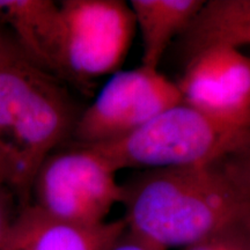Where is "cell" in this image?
Segmentation results:
<instances>
[{"instance_id": "6da1fadb", "label": "cell", "mask_w": 250, "mask_h": 250, "mask_svg": "<svg viewBox=\"0 0 250 250\" xmlns=\"http://www.w3.org/2000/svg\"><path fill=\"white\" fill-rule=\"evenodd\" d=\"M122 186L126 228L164 250L184 249L250 219V190L225 161L144 170Z\"/></svg>"}, {"instance_id": "7a4b0ae2", "label": "cell", "mask_w": 250, "mask_h": 250, "mask_svg": "<svg viewBox=\"0 0 250 250\" xmlns=\"http://www.w3.org/2000/svg\"><path fill=\"white\" fill-rule=\"evenodd\" d=\"M77 114L55 77L27 59L0 67V153L20 191L33 187L40 167L72 134Z\"/></svg>"}, {"instance_id": "3957f363", "label": "cell", "mask_w": 250, "mask_h": 250, "mask_svg": "<svg viewBox=\"0 0 250 250\" xmlns=\"http://www.w3.org/2000/svg\"><path fill=\"white\" fill-rule=\"evenodd\" d=\"M115 171L219 164L250 147V130L182 102L123 138L87 146Z\"/></svg>"}, {"instance_id": "277c9868", "label": "cell", "mask_w": 250, "mask_h": 250, "mask_svg": "<svg viewBox=\"0 0 250 250\" xmlns=\"http://www.w3.org/2000/svg\"><path fill=\"white\" fill-rule=\"evenodd\" d=\"M116 174L87 146L50 154L34 180L35 205L67 223L103 224L111 208L123 201V186L117 182Z\"/></svg>"}, {"instance_id": "5b68a950", "label": "cell", "mask_w": 250, "mask_h": 250, "mask_svg": "<svg viewBox=\"0 0 250 250\" xmlns=\"http://www.w3.org/2000/svg\"><path fill=\"white\" fill-rule=\"evenodd\" d=\"M62 78L76 81L114 74L129 52L137 26L122 0H64Z\"/></svg>"}, {"instance_id": "8992f818", "label": "cell", "mask_w": 250, "mask_h": 250, "mask_svg": "<svg viewBox=\"0 0 250 250\" xmlns=\"http://www.w3.org/2000/svg\"><path fill=\"white\" fill-rule=\"evenodd\" d=\"M182 102L176 83L159 70L140 65L118 71L78 116L72 136L79 146L123 138Z\"/></svg>"}, {"instance_id": "52a82bcc", "label": "cell", "mask_w": 250, "mask_h": 250, "mask_svg": "<svg viewBox=\"0 0 250 250\" xmlns=\"http://www.w3.org/2000/svg\"><path fill=\"white\" fill-rule=\"evenodd\" d=\"M186 104L250 130V57L230 46H213L187 62L179 83Z\"/></svg>"}, {"instance_id": "ba28073f", "label": "cell", "mask_w": 250, "mask_h": 250, "mask_svg": "<svg viewBox=\"0 0 250 250\" xmlns=\"http://www.w3.org/2000/svg\"><path fill=\"white\" fill-rule=\"evenodd\" d=\"M125 229L124 219L86 226L31 205L13 219L0 250H105Z\"/></svg>"}, {"instance_id": "9c48e42d", "label": "cell", "mask_w": 250, "mask_h": 250, "mask_svg": "<svg viewBox=\"0 0 250 250\" xmlns=\"http://www.w3.org/2000/svg\"><path fill=\"white\" fill-rule=\"evenodd\" d=\"M0 23L31 64L52 77H62L64 24L51 0H0Z\"/></svg>"}, {"instance_id": "30bf717a", "label": "cell", "mask_w": 250, "mask_h": 250, "mask_svg": "<svg viewBox=\"0 0 250 250\" xmlns=\"http://www.w3.org/2000/svg\"><path fill=\"white\" fill-rule=\"evenodd\" d=\"M186 61L213 46L250 45V0L205 1L181 40Z\"/></svg>"}, {"instance_id": "8fae6325", "label": "cell", "mask_w": 250, "mask_h": 250, "mask_svg": "<svg viewBox=\"0 0 250 250\" xmlns=\"http://www.w3.org/2000/svg\"><path fill=\"white\" fill-rule=\"evenodd\" d=\"M204 0H132L130 7L143 41L142 66L159 70L175 37L182 35Z\"/></svg>"}, {"instance_id": "7c38bea8", "label": "cell", "mask_w": 250, "mask_h": 250, "mask_svg": "<svg viewBox=\"0 0 250 250\" xmlns=\"http://www.w3.org/2000/svg\"><path fill=\"white\" fill-rule=\"evenodd\" d=\"M182 250H250V235L247 226L237 227Z\"/></svg>"}, {"instance_id": "4fadbf2b", "label": "cell", "mask_w": 250, "mask_h": 250, "mask_svg": "<svg viewBox=\"0 0 250 250\" xmlns=\"http://www.w3.org/2000/svg\"><path fill=\"white\" fill-rule=\"evenodd\" d=\"M105 250H164L126 228Z\"/></svg>"}, {"instance_id": "5bb4252c", "label": "cell", "mask_w": 250, "mask_h": 250, "mask_svg": "<svg viewBox=\"0 0 250 250\" xmlns=\"http://www.w3.org/2000/svg\"><path fill=\"white\" fill-rule=\"evenodd\" d=\"M21 59L27 58L18 46L11 33H8L5 26L0 23V67Z\"/></svg>"}, {"instance_id": "9a60e30c", "label": "cell", "mask_w": 250, "mask_h": 250, "mask_svg": "<svg viewBox=\"0 0 250 250\" xmlns=\"http://www.w3.org/2000/svg\"><path fill=\"white\" fill-rule=\"evenodd\" d=\"M226 162L228 169L234 174V176L250 190V147L239 154L232 156Z\"/></svg>"}, {"instance_id": "2e32d148", "label": "cell", "mask_w": 250, "mask_h": 250, "mask_svg": "<svg viewBox=\"0 0 250 250\" xmlns=\"http://www.w3.org/2000/svg\"><path fill=\"white\" fill-rule=\"evenodd\" d=\"M4 186H0V246L4 241L6 233L11 226L13 219L9 217V199L7 192L5 191Z\"/></svg>"}, {"instance_id": "e0dca14e", "label": "cell", "mask_w": 250, "mask_h": 250, "mask_svg": "<svg viewBox=\"0 0 250 250\" xmlns=\"http://www.w3.org/2000/svg\"><path fill=\"white\" fill-rule=\"evenodd\" d=\"M9 184H11V173L5 159L0 153V186H9Z\"/></svg>"}, {"instance_id": "ac0fdd59", "label": "cell", "mask_w": 250, "mask_h": 250, "mask_svg": "<svg viewBox=\"0 0 250 250\" xmlns=\"http://www.w3.org/2000/svg\"><path fill=\"white\" fill-rule=\"evenodd\" d=\"M247 229H248V232H249V235H250V219L248 220V223H247Z\"/></svg>"}]
</instances>
